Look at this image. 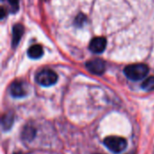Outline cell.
I'll return each instance as SVG.
<instances>
[{"instance_id":"obj_1","label":"cell","mask_w":154,"mask_h":154,"mask_svg":"<svg viewBox=\"0 0 154 154\" xmlns=\"http://www.w3.org/2000/svg\"><path fill=\"white\" fill-rule=\"evenodd\" d=\"M149 72V68L147 65L143 63L138 64H132L125 69V76L131 79V80H141L144 79Z\"/></svg>"},{"instance_id":"obj_2","label":"cell","mask_w":154,"mask_h":154,"mask_svg":"<svg viewBox=\"0 0 154 154\" xmlns=\"http://www.w3.org/2000/svg\"><path fill=\"white\" fill-rule=\"evenodd\" d=\"M104 144L112 152L120 153L127 147V142L125 138L119 136H108L104 140Z\"/></svg>"},{"instance_id":"obj_3","label":"cell","mask_w":154,"mask_h":154,"mask_svg":"<svg viewBox=\"0 0 154 154\" xmlns=\"http://www.w3.org/2000/svg\"><path fill=\"white\" fill-rule=\"evenodd\" d=\"M36 81L39 85L43 87H51L58 80L57 74L51 69H42L36 75Z\"/></svg>"},{"instance_id":"obj_4","label":"cell","mask_w":154,"mask_h":154,"mask_svg":"<svg viewBox=\"0 0 154 154\" xmlns=\"http://www.w3.org/2000/svg\"><path fill=\"white\" fill-rule=\"evenodd\" d=\"M87 69L95 75H101L106 70V64L100 59H94L86 63Z\"/></svg>"},{"instance_id":"obj_5","label":"cell","mask_w":154,"mask_h":154,"mask_svg":"<svg viewBox=\"0 0 154 154\" xmlns=\"http://www.w3.org/2000/svg\"><path fill=\"white\" fill-rule=\"evenodd\" d=\"M106 47V39L104 37H96L89 43V49L94 53H102Z\"/></svg>"},{"instance_id":"obj_6","label":"cell","mask_w":154,"mask_h":154,"mask_svg":"<svg viewBox=\"0 0 154 154\" xmlns=\"http://www.w3.org/2000/svg\"><path fill=\"white\" fill-rule=\"evenodd\" d=\"M10 94L14 97H17V98L26 96L27 91L24 84L21 81H15L12 83V85L10 86Z\"/></svg>"},{"instance_id":"obj_7","label":"cell","mask_w":154,"mask_h":154,"mask_svg":"<svg viewBox=\"0 0 154 154\" xmlns=\"http://www.w3.org/2000/svg\"><path fill=\"white\" fill-rule=\"evenodd\" d=\"M23 34V26L20 23L15 24L13 27V37H12V44L13 47H16L19 43L22 36Z\"/></svg>"},{"instance_id":"obj_8","label":"cell","mask_w":154,"mask_h":154,"mask_svg":"<svg viewBox=\"0 0 154 154\" xmlns=\"http://www.w3.org/2000/svg\"><path fill=\"white\" fill-rule=\"evenodd\" d=\"M35 134H36V131L33 126L26 125V126H24V128L22 132V138L25 142H31L35 137Z\"/></svg>"},{"instance_id":"obj_9","label":"cell","mask_w":154,"mask_h":154,"mask_svg":"<svg viewBox=\"0 0 154 154\" xmlns=\"http://www.w3.org/2000/svg\"><path fill=\"white\" fill-rule=\"evenodd\" d=\"M14 116L13 113L11 112H8V113H5L3 116H2V127L5 131H7L9 130L13 124H14Z\"/></svg>"},{"instance_id":"obj_10","label":"cell","mask_w":154,"mask_h":154,"mask_svg":"<svg viewBox=\"0 0 154 154\" xmlns=\"http://www.w3.org/2000/svg\"><path fill=\"white\" fill-rule=\"evenodd\" d=\"M27 54L30 58L32 59H39L42 56L43 54V50H42V47L41 45H38V44H35V45H32L31 46L29 49H28V51H27Z\"/></svg>"},{"instance_id":"obj_11","label":"cell","mask_w":154,"mask_h":154,"mask_svg":"<svg viewBox=\"0 0 154 154\" xmlns=\"http://www.w3.org/2000/svg\"><path fill=\"white\" fill-rule=\"evenodd\" d=\"M142 88L147 91L154 90V77H150L146 80H144L142 85Z\"/></svg>"},{"instance_id":"obj_12","label":"cell","mask_w":154,"mask_h":154,"mask_svg":"<svg viewBox=\"0 0 154 154\" xmlns=\"http://www.w3.org/2000/svg\"><path fill=\"white\" fill-rule=\"evenodd\" d=\"M86 21H87V17H86L83 14H78V16H77V17H76V19H75L74 23H75V25H76V26H78V27H81V26L86 23Z\"/></svg>"},{"instance_id":"obj_13","label":"cell","mask_w":154,"mask_h":154,"mask_svg":"<svg viewBox=\"0 0 154 154\" xmlns=\"http://www.w3.org/2000/svg\"><path fill=\"white\" fill-rule=\"evenodd\" d=\"M12 9V12H16L19 7V0H6Z\"/></svg>"},{"instance_id":"obj_14","label":"cell","mask_w":154,"mask_h":154,"mask_svg":"<svg viewBox=\"0 0 154 154\" xmlns=\"http://www.w3.org/2000/svg\"><path fill=\"white\" fill-rule=\"evenodd\" d=\"M128 154H135V152H132V153H128Z\"/></svg>"}]
</instances>
